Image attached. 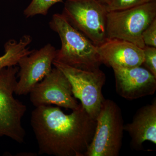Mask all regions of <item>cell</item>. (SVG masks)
Segmentation results:
<instances>
[{
    "label": "cell",
    "instance_id": "cell-10",
    "mask_svg": "<svg viewBox=\"0 0 156 156\" xmlns=\"http://www.w3.org/2000/svg\"><path fill=\"white\" fill-rule=\"evenodd\" d=\"M116 91L118 95L132 100L153 95L156 90V77L141 66L123 68H112Z\"/></svg>",
    "mask_w": 156,
    "mask_h": 156
},
{
    "label": "cell",
    "instance_id": "cell-9",
    "mask_svg": "<svg viewBox=\"0 0 156 156\" xmlns=\"http://www.w3.org/2000/svg\"><path fill=\"white\" fill-rule=\"evenodd\" d=\"M56 49L50 44L23 56L18 64L19 69L17 75L15 94L21 96L30 92L38 83L49 74L52 69L55 60Z\"/></svg>",
    "mask_w": 156,
    "mask_h": 156
},
{
    "label": "cell",
    "instance_id": "cell-14",
    "mask_svg": "<svg viewBox=\"0 0 156 156\" xmlns=\"http://www.w3.org/2000/svg\"><path fill=\"white\" fill-rule=\"evenodd\" d=\"M62 2L63 0H32L23 11V14L26 18L37 15L46 16L52 6Z\"/></svg>",
    "mask_w": 156,
    "mask_h": 156
},
{
    "label": "cell",
    "instance_id": "cell-1",
    "mask_svg": "<svg viewBox=\"0 0 156 156\" xmlns=\"http://www.w3.org/2000/svg\"><path fill=\"white\" fill-rule=\"evenodd\" d=\"M30 122L39 154L56 156H85L96 126V120L81 103L69 115L58 106L36 107Z\"/></svg>",
    "mask_w": 156,
    "mask_h": 156
},
{
    "label": "cell",
    "instance_id": "cell-11",
    "mask_svg": "<svg viewBox=\"0 0 156 156\" xmlns=\"http://www.w3.org/2000/svg\"><path fill=\"white\" fill-rule=\"evenodd\" d=\"M96 50L102 64L112 68L141 66L144 55L143 49L122 39L108 38L99 45Z\"/></svg>",
    "mask_w": 156,
    "mask_h": 156
},
{
    "label": "cell",
    "instance_id": "cell-13",
    "mask_svg": "<svg viewBox=\"0 0 156 156\" xmlns=\"http://www.w3.org/2000/svg\"><path fill=\"white\" fill-rule=\"evenodd\" d=\"M32 41L30 36L25 35L19 41L10 39L4 45V53L0 56V69L15 66L23 56L31 53L29 46Z\"/></svg>",
    "mask_w": 156,
    "mask_h": 156
},
{
    "label": "cell",
    "instance_id": "cell-7",
    "mask_svg": "<svg viewBox=\"0 0 156 156\" xmlns=\"http://www.w3.org/2000/svg\"><path fill=\"white\" fill-rule=\"evenodd\" d=\"M53 66L66 76L74 97L80 101L87 113L96 119L105 99L102 89L106 81L105 74L100 69L85 70L56 61L53 62Z\"/></svg>",
    "mask_w": 156,
    "mask_h": 156
},
{
    "label": "cell",
    "instance_id": "cell-5",
    "mask_svg": "<svg viewBox=\"0 0 156 156\" xmlns=\"http://www.w3.org/2000/svg\"><path fill=\"white\" fill-rule=\"evenodd\" d=\"M18 70L16 66L0 69V137L7 136L22 143L26 132L22 119L27 107L14 96Z\"/></svg>",
    "mask_w": 156,
    "mask_h": 156
},
{
    "label": "cell",
    "instance_id": "cell-3",
    "mask_svg": "<svg viewBox=\"0 0 156 156\" xmlns=\"http://www.w3.org/2000/svg\"><path fill=\"white\" fill-rule=\"evenodd\" d=\"M92 142L85 156H118L122 145L124 120L119 106L105 98L96 118Z\"/></svg>",
    "mask_w": 156,
    "mask_h": 156
},
{
    "label": "cell",
    "instance_id": "cell-6",
    "mask_svg": "<svg viewBox=\"0 0 156 156\" xmlns=\"http://www.w3.org/2000/svg\"><path fill=\"white\" fill-rule=\"evenodd\" d=\"M105 4L100 0H66L62 14L95 46L107 38Z\"/></svg>",
    "mask_w": 156,
    "mask_h": 156
},
{
    "label": "cell",
    "instance_id": "cell-12",
    "mask_svg": "<svg viewBox=\"0 0 156 156\" xmlns=\"http://www.w3.org/2000/svg\"><path fill=\"white\" fill-rule=\"evenodd\" d=\"M124 131L131 137V145L140 150L145 141L156 144V100L139 108L131 123L124 125Z\"/></svg>",
    "mask_w": 156,
    "mask_h": 156
},
{
    "label": "cell",
    "instance_id": "cell-15",
    "mask_svg": "<svg viewBox=\"0 0 156 156\" xmlns=\"http://www.w3.org/2000/svg\"><path fill=\"white\" fill-rule=\"evenodd\" d=\"M152 1L153 0H110L108 4L105 5L108 12H110L129 9Z\"/></svg>",
    "mask_w": 156,
    "mask_h": 156
},
{
    "label": "cell",
    "instance_id": "cell-8",
    "mask_svg": "<svg viewBox=\"0 0 156 156\" xmlns=\"http://www.w3.org/2000/svg\"><path fill=\"white\" fill-rule=\"evenodd\" d=\"M29 94L31 102L35 107L54 105L73 111L80 105L73 95L68 79L55 67L33 88Z\"/></svg>",
    "mask_w": 156,
    "mask_h": 156
},
{
    "label": "cell",
    "instance_id": "cell-2",
    "mask_svg": "<svg viewBox=\"0 0 156 156\" xmlns=\"http://www.w3.org/2000/svg\"><path fill=\"white\" fill-rule=\"evenodd\" d=\"M49 26L58 34L61 41L54 61L85 70L100 69L102 62L96 46L72 26L62 14H53Z\"/></svg>",
    "mask_w": 156,
    "mask_h": 156
},
{
    "label": "cell",
    "instance_id": "cell-17",
    "mask_svg": "<svg viewBox=\"0 0 156 156\" xmlns=\"http://www.w3.org/2000/svg\"><path fill=\"white\" fill-rule=\"evenodd\" d=\"M142 37L146 46L156 48V18L143 32Z\"/></svg>",
    "mask_w": 156,
    "mask_h": 156
},
{
    "label": "cell",
    "instance_id": "cell-18",
    "mask_svg": "<svg viewBox=\"0 0 156 156\" xmlns=\"http://www.w3.org/2000/svg\"><path fill=\"white\" fill-rule=\"evenodd\" d=\"M100 1L101 2L105 4V5H108L110 2V0H100Z\"/></svg>",
    "mask_w": 156,
    "mask_h": 156
},
{
    "label": "cell",
    "instance_id": "cell-16",
    "mask_svg": "<svg viewBox=\"0 0 156 156\" xmlns=\"http://www.w3.org/2000/svg\"><path fill=\"white\" fill-rule=\"evenodd\" d=\"M143 50L144 55L143 64L156 77V48L145 45Z\"/></svg>",
    "mask_w": 156,
    "mask_h": 156
},
{
    "label": "cell",
    "instance_id": "cell-4",
    "mask_svg": "<svg viewBox=\"0 0 156 156\" xmlns=\"http://www.w3.org/2000/svg\"><path fill=\"white\" fill-rule=\"evenodd\" d=\"M156 18V0L125 10L108 12L107 38L122 39L143 49L145 45L143 32Z\"/></svg>",
    "mask_w": 156,
    "mask_h": 156
}]
</instances>
